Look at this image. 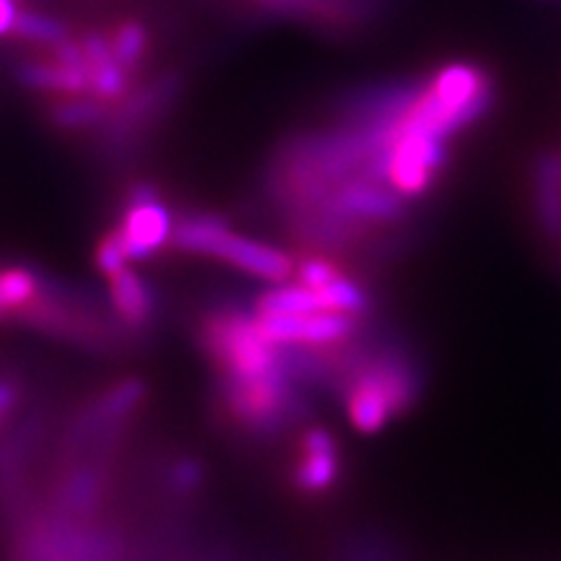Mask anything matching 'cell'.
<instances>
[{
  "mask_svg": "<svg viewBox=\"0 0 561 561\" xmlns=\"http://www.w3.org/2000/svg\"><path fill=\"white\" fill-rule=\"evenodd\" d=\"M494 104V89L481 68L471 62H450L439 68L432 83L421 89L416 102L403 115V128L430 133L447 140L479 123Z\"/></svg>",
  "mask_w": 561,
  "mask_h": 561,
  "instance_id": "6da1fadb",
  "label": "cell"
},
{
  "mask_svg": "<svg viewBox=\"0 0 561 561\" xmlns=\"http://www.w3.org/2000/svg\"><path fill=\"white\" fill-rule=\"evenodd\" d=\"M172 248L193 252V255L216 257V261L229 263L231 268L271 280V284H284L294 273V261L284 250L237 234L216 214H191L187 219L174 224Z\"/></svg>",
  "mask_w": 561,
  "mask_h": 561,
  "instance_id": "7a4b0ae2",
  "label": "cell"
},
{
  "mask_svg": "<svg viewBox=\"0 0 561 561\" xmlns=\"http://www.w3.org/2000/svg\"><path fill=\"white\" fill-rule=\"evenodd\" d=\"M416 380L403 364L382 359L354 377L346 392L348 421L356 432L377 434L388 421L409 409Z\"/></svg>",
  "mask_w": 561,
  "mask_h": 561,
  "instance_id": "3957f363",
  "label": "cell"
},
{
  "mask_svg": "<svg viewBox=\"0 0 561 561\" xmlns=\"http://www.w3.org/2000/svg\"><path fill=\"white\" fill-rule=\"evenodd\" d=\"M112 231H115L117 240L123 242L130 263L146 261V257L164 250L167 244H172V210L164 201H161L157 187L138 185L128 193L121 224Z\"/></svg>",
  "mask_w": 561,
  "mask_h": 561,
  "instance_id": "277c9868",
  "label": "cell"
},
{
  "mask_svg": "<svg viewBox=\"0 0 561 561\" xmlns=\"http://www.w3.org/2000/svg\"><path fill=\"white\" fill-rule=\"evenodd\" d=\"M263 333L280 348H325L346 341L356 331V320L343 312L310 314H257Z\"/></svg>",
  "mask_w": 561,
  "mask_h": 561,
  "instance_id": "5b68a950",
  "label": "cell"
},
{
  "mask_svg": "<svg viewBox=\"0 0 561 561\" xmlns=\"http://www.w3.org/2000/svg\"><path fill=\"white\" fill-rule=\"evenodd\" d=\"M341 458L331 432L312 430L301 442V455L294 468V483L307 494H322L339 481Z\"/></svg>",
  "mask_w": 561,
  "mask_h": 561,
  "instance_id": "8992f818",
  "label": "cell"
},
{
  "mask_svg": "<svg viewBox=\"0 0 561 561\" xmlns=\"http://www.w3.org/2000/svg\"><path fill=\"white\" fill-rule=\"evenodd\" d=\"M110 301L117 318L133 331L146 328L153 318V294L149 284L130 265L110 276Z\"/></svg>",
  "mask_w": 561,
  "mask_h": 561,
  "instance_id": "52a82bcc",
  "label": "cell"
},
{
  "mask_svg": "<svg viewBox=\"0 0 561 561\" xmlns=\"http://www.w3.org/2000/svg\"><path fill=\"white\" fill-rule=\"evenodd\" d=\"M112 104L96 100L91 94L81 96H55L50 102V121L62 130H91V128H104V123H110Z\"/></svg>",
  "mask_w": 561,
  "mask_h": 561,
  "instance_id": "ba28073f",
  "label": "cell"
},
{
  "mask_svg": "<svg viewBox=\"0 0 561 561\" xmlns=\"http://www.w3.org/2000/svg\"><path fill=\"white\" fill-rule=\"evenodd\" d=\"M11 37L21 42H30V45L45 47V50H53L60 42L73 37L70 26L60 16H53V13L34 11V9H19L16 24H13Z\"/></svg>",
  "mask_w": 561,
  "mask_h": 561,
  "instance_id": "9c48e42d",
  "label": "cell"
},
{
  "mask_svg": "<svg viewBox=\"0 0 561 561\" xmlns=\"http://www.w3.org/2000/svg\"><path fill=\"white\" fill-rule=\"evenodd\" d=\"M538 216L549 234H561V159L543 157L538 164Z\"/></svg>",
  "mask_w": 561,
  "mask_h": 561,
  "instance_id": "30bf717a",
  "label": "cell"
},
{
  "mask_svg": "<svg viewBox=\"0 0 561 561\" xmlns=\"http://www.w3.org/2000/svg\"><path fill=\"white\" fill-rule=\"evenodd\" d=\"M110 42H112V55H115L117 62L136 76V70L144 66L146 55H149V47H151V34L146 30V24H140L136 19L121 21V24L110 32Z\"/></svg>",
  "mask_w": 561,
  "mask_h": 561,
  "instance_id": "8fae6325",
  "label": "cell"
},
{
  "mask_svg": "<svg viewBox=\"0 0 561 561\" xmlns=\"http://www.w3.org/2000/svg\"><path fill=\"white\" fill-rule=\"evenodd\" d=\"M130 265V257L128 252H125L123 242L117 240L115 231H110V234H104V240L100 242V248H96V268H100L104 276H115L117 271L128 268Z\"/></svg>",
  "mask_w": 561,
  "mask_h": 561,
  "instance_id": "7c38bea8",
  "label": "cell"
},
{
  "mask_svg": "<svg viewBox=\"0 0 561 561\" xmlns=\"http://www.w3.org/2000/svg\"><path fill=\"white\" fill-rule=\"evenodd\" d=\"M297 273L299 284L310 286V289H325L328 284H333L341 276V271L331 261H325V257H310V261L299 265Z\"/></svg>",
  "mask_w": 561,
  "mask_h": 561,
  "instance_id": "4fadbf2b",
  "label": "cell"
},
{
  "mask_svg": "<svg viewBox=\"0 0 561 561\" xmlns=\"http://www.w3.org/2000/svg\"><path fill=\"white\" fill-rule=\"evenodd\" d=\"M21 392L11 380H0V424L19 409Z\"/></svg>",
  "mask_w": 561,
  "mask_h": 561,
  "instance_id": "5bb4252c",
  "label": "cell"
},
{
  "mask_svg": "<svg viewBox=\"0 0 561 561\" xmlns=\"http://www.w3.org/2000/svg\"><path fill=\"white\" fill-rule=\"evenodd\" d=\"M16 16H19V5L13 3V0H0V37H11Z\"/></svg>",
  "mask_w": 561,
  "mask_h": 561,
  "instance_id": "9a60e30c",
  "label": "cell"
},
{
  "mask_svg": "<svg viewBox=\"0 0 561 561\" xmlns=\"http://www.w3.org/2000/svg\"><path fill=\"white\" fill-rule=\"evenodd\" d=\"M0 318H3V312H0Z\"/></svg>",
  "mask_w": 561,
  "mask_h": 561,
  "instance_id": "2e32d148",
  "label": "cell"
}]
</instances>
